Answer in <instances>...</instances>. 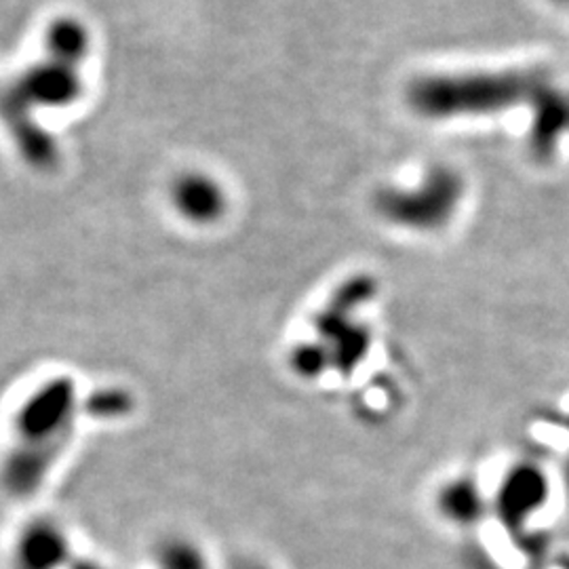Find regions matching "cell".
I'll use <instances>...</instances> for the list:
<instances>
[{
	"mask_svg": "<svg viewBox=\"0 0 569 569\" xmlns=\"http://www.w3.org/2000/svg\"><path fill=\"white\" fill-rule=\"evenodd\" d=\"M465 199V180L449 167H435L425 180L409 188H387L376 207L392 224L411 230H439L456 216Z\"/></svg>",
	"mask_w": 569,
	"mask_h": 569,
	"instance_id": "7a4b0ae2",
	"label": "cell"
},
{
	"mask_svg": "<svg viewBox=\"0 0 569 569\" xmlns=\"http://www.w3.org/2000/svg\"><path fill=\"white\" fill-rule=\"evenodd\" d=\"M157 563L161 569H207L203 550L186 540L163 542Z\"/></svg>",
	"mask_w": 569,
	"mask_h": 569,
	"instance_id": "9c48e42d",
	"label": "cell"
},
{
	"mask_svg": "<svg viewBox=\"0 0 569 569\" xmlns=\"http://www.w3.org/2000/svg\"><path fill=\"white\" fill-rule=\"evenodd\" d=\"M63 538L58 529L37 526L21 538L16 561H20L21 569H56L63 561Z\"/></svg>",
	"mask_w": 569,
	"mask_h": 569,
	"instance_id": "52a82bcc",
	"label": "cell"
},
{
	"mask_svg": "<svg viewBox=\"0 0 569 569\" xmlns=\"http://www.w3.org/2000/svg\"><path fill=\"white\" fill-rule=\"evenodd\" d=\"M173 204L190 222H213L226 209L222 186L203 173H188L173 183Z\"/></svg>",
	"mask_w": 569,
	"mask_h": 569,
	"instance_id": "8992f818",
	"label": "cell"
},
{
	"mask_svg": "<svg viewBox=\"0 0 569 569\" xmlns=\"http://www.w3.org/2000/svg\"><path fill=\"white\" fill-rule=\"evenodd\" d=\"M491 510V496L472 475H456L437 491V512L456 528H475Z\"/></svg>",
	"mask_w": 569,
	"mask_h": 569,
	"instance_id": "5b68a950",
	"label": "cell"
},
{
	"mask_svg": "<svg viewBox=\"0 0 569 569\" xmlns=\"http://www.w3.org/2000/svg\"><path fill=\"white\" fill-rule=\"evenodd\" d=\"M89 34L81 21L60 20L49 28L47 53L81 63L87 58Z\"/></svg>",
	"mask_w": 569,
	"mask_h": 569,
	"instance_id": "ba28073f",
	"label": "cell"
},
{
	"mask_svg": "<svg viewBox=\"0 0 569 569\" xmlns=\"http://www.w3.org/2000/svg\"><path fill=\"white\" fill-rule=\"evenodd\" d=\"M552 496L550 475L536 462H517L505 472L491 498V510L510 528L526 526L538 512L547 509Z\"/></svg>",
	"mask_w": 569,
	"mask_h": 569,
	"instance_id": "3957f363",
	"label": "cell"
},
{
	"mask_svg": "<svg viewBox=\"0 0 569 569\" xmlns=\"http://www.w3.org/2000/svg\"><path fill=\"white\" fill-rule=\"evenodd\" d=\"M529 150L538 161H549L569 138V93L547 82L531 100Z\"/></svg>",
	"mask_w": 569,
	"mask_h": 569,
	"instance_id": "277c9868",
	"label": "cell"
},
{
	"mask_svg": "<svg viewBox=\"0 0 569 569\" xmlns=\"http://www.w3.org/2000/svg\"><path fill=\"white\" fill-rule=\"evenodd\" d=\"M234 569H266L264 566H260V563H251V561H244V563H239Z\"/></svg>",
	"mask_w": 569,
	"mask_h": 569,
	"instance_id": "30bf717a",
	"label": "cell"
},
{
	"mask_svg": "<svg viewBox=\"0 0 569 569\" xmlns=\"http://www.w3.org/2000/svg\"><path fill=\"white\" fill-rule=\"evenodd\" d=\"M555 4H559V7H569V0H552Z\"/></svg>",
	"mask_w": 569,
	"mask_h": 569,
	"instance_id": "8fae6325",
	"label": "cell"
},
{
	"mask_svg": "<svg viewBox=\"0 0 569 569\" xmlns=\"http://www.w3.org/2000/svg\"><path fill=\"white\" fill-rule=\"evenodd\" d=\"M549 82L540 70H502L435 74L409 87V106L425 119L448 121L462 117H488L531 102Z\"/></svg>",
	"mask_w": 569,
	"mask_h": 569,
	"instance_id": "6da1fadb",
	"label": "cell"
}]
</instances>
